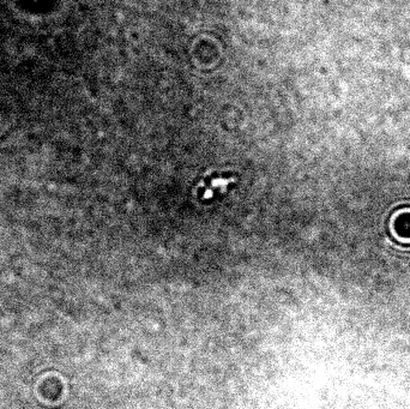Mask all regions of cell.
<instances>
[{
	"label": "cell",
	"mask_w": 410,
	"mask_h": 409,
	"mask_svg": "<svg viewBox=\"0 0 410 409\" xmlns=\"http://www.w3.org/2000/svg\"><path fill=\"white\" fill-rule=\"evenodd\" d=\"M233 181V179H226V178H216L213 179L210 181V186L208 189H204V192H203V198L205 200H209V198L214 197L217 191H224L227 189L228 185Z\"/></svg>",
	"instance_id": "obj_1"
}]
</instances>
